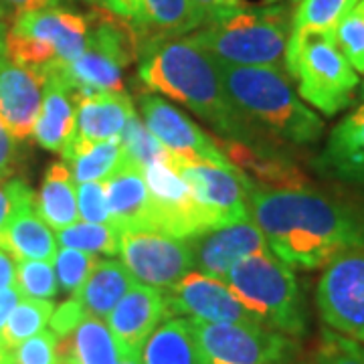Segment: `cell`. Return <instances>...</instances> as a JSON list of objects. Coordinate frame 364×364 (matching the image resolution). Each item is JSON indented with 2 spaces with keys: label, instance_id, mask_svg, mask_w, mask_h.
<instances>
[{
  "label": "cell",
  "instance_id": "f35d334b",
  "mask_svg": "<svg viewBox=\"0 0 364 364\" xmlns=\"http://www.w3.org/2000/svg\"><path fill=\"white\" fill-rule=\"evenodd\" d=\"M11 364H59V336L45 328L11 350Z\"/></svg>",
  "mask_w": 364,
  "mask_h": 364
},
{
  "label": "cell",
  "instance_id": "8d00e7d4",
  "mask_svg": "<svg viewBox=\"0 0 364 364\" xmlns=\"http://www.w3.org/2000/svg\"><path fill=\"white\" fill-rule=\"evenodd\" d=\"M53 261H55V273H57L59 289L73 296L79 287L83 286V282L87 279L91 269L95 267L97 257L93 253L63 247L61 251H57Z\"/></svg>",
  "mask_w": 364,
  "mask_h": 364
},
{
  "label": "cell",
  "instance_id": "3957f363",
  "mask_svg": "<svg viewBox=\"0 0 364 364\" xmlns=\"http://www.w3.org/2000/svg\"><path fill=\"white\" fill-rule=\"evenodd\" d=\"M227 95L272 140L310 146L320 140L324 122L304 104L284 69L243 67L217 59Z\"/></svg>",
  "mask_w": 364,
  "mask_h": 364
},
{
  "label": "cell",
  "instance_id": "e575fe53",
  "mask_svg": "<svg viewBox=\"0 0 364 364\" xmlns=\"http://www.w3.org/2000/svg\"><path fill=\"white\" fill-rule=\"evenodd\" d=\"M119 142L124 154L136 164H140L142 168L150 166L156 160L170 156L168 150L158 142L156 136L146 128L144 119H140L136 114L128 119L126 128L119 134Z\"/></svg>",
  "mask_w": 364,
  "mask_h": 364
},
{
  "label": "cell",
  "instance_id": "ba28073f",
  "mask_svg": "<svg viewBox=\"0 0 364 364\" xmlns=\"http://www.w3.org/2000/svg\"><path fill=\"white\" fill-rule=\"evenodd\" d=\"M207 364H284L296 352V342L261 324L191 320Z\"/></svg>",
  "mask_w": 364,
  "mask_h": 364
},
{
  "label": "cell",
  "instance_id": "8992f818",
  "mask_svg": "<svg viewBox=\"0 0 364 364\" xmlns=\"http://www.w3.org/2000/svg\"><path fill=\"white\" fill-rule=\"evenodd\" d=\"M87 18L85 51L69 63L47 65L65 81L77 104L97 91H124V71L140 55V35L134 23L95 6Z\"/></svg>",
  "mask_w": 364,
  "mask_h": 364
},
{
  "label": "cell",
  "instance_id": "ac0fdd59",
  "mask_svg": "<svg viewBox=\"0 0 364 364\" xmlns=\"http://www.w3.org/2000/svg\"><path fill=\"white\" fill-rule=\"evenodd\" d=\"M43 71L18 65L0 51V119L16 140L33 134L43 104Z\"/></svg>",
  "mask_w": 364,
  "mask_h": 364
},
{
  "label": "cell",
  "instance_id": "4dcf8cb0",
  "mask_svg": "<svg viewBox=\"0 0 364 364\" xmlns=\"http://www.w3.org/2000/svg\"><path fill=\"white\" fill-rule=\"evenodd\" d=\"M53 312H55V306L51 299L21 298L0 332L6 348L13 350L21 342L43 332L51 322Z\"/></svg>",
  "mask_w": 364,
  "mask_h": 364
},
{
  "label": "cell",
  "instance_id": "1f68e13d",
  "mask_svg": "<svg viewBox=\"0 0 364 364\" xmlns=\"http://www.w3.org/2000/svg\"><path fill=\"white\" fill-rule=\"evenodd\" d=\"M57 243L93 255H116L119 251V231L112 223L77 221L57 231Z\"/></svg>",
  "mask_w": 364,
  "mask_h": 364
},
{
  "label": "cell",
  "instance_id": "9a60e30c",
  "mask_svg": "<svg viewBox=\"0 0 364 364\" xmlns=\"http://www.w3.org/2000/svg\"><path fill=\"white\" fill-rule=\"evenodd\" d=\"M184 241L191 247L196 272L217 279H225L231 267L249 255L269 251L265 235L251 219L213 227Z\"/></svg>",
  "mask_w": 364,
  "mask_h": 364
},
{
  "label": "cell",
  "instance_id": "7a4b0ae2",
  "mask_svg": "<svg viewBox=\"0 0 364 364\" xmlns=\"http://www.w3.org/2000/svg\"><path fill=\"white\" fill-rule=\"evenodd\" d=\"M138 75L148 90L168 95L186 105L229 140L247 144H272L249 119L223 85L217 59L188 37L142 39L138 55Z\"/></svg>",
  "mask_w": 364,
  "mask_h": 364
},
{
  "label": "cell",
  "instance_id": "9c48e42d",
  "mask_svg": "<svg viewBox=\"0 0 364 364\" xmlns=\"http://www.w3.org/2000/svg\"><path fill=\"white\" fill-rule=\"evenodd\" d=\"M316 304L330 330L364 342V249L344 251L326 265Z\"/></svg>",
  "mask_w": 364,
  "mask_h": 364
},
{
  "label": "cell",
  "instance_id": "5b68a950",
  "mask_svg": "<svg viewBox=\"0 0 364 364\" xmlns=\"http://www.w3.org/2000/svg\"><path fill=\"white\" fill-rule=\"evenodd\" d=\"M261 324L286 336H304L308 314L294 269L272 251L241 259L223 279Z\"/></svg>",
  "mask_w": 364,
  "mask_h": 364
},
{
  "label": "cell",
  "instance_id": "f6af8a7d",
  "mask_svg": "<svg viewBox=\"0 0 364 364\" xmlns=\"http://www.w3.org/2000/svg\"><path fill=\"white\" fill-rule=\"evenodd\" d=\"M14 284H16V261L4 249H0V289L14 287Z\"/></svg>",
  "mask_w": 364,
  "mask_h": 364
},
{
  "label": "cell",
  "instance_id": "7402d4cb",
  "mask_svg": "<svg viewBox=\"0 0 364 364\" xmlns=\"http://www.w3.org/2000/svg\"><path fill=\"white\" fill-rule=\"evenodd\" d=\"M314 166L326 176L364 184V105L334 126Z\"/></svg>",
  "mask_w": 364,
  "mask_h": 364
},
{
  "label": "cell",
  "instance_id": "ee69618b",
  "mask_svg": "<svg viewBox=\"0 0 364 364\" xmlns=\"http://www.w3.org/2000/svg\"><path fill=\"white\" fill-rule=\"evenodd\" d=\"M21 301V294L16 287H6V289H0V332L6 324L9 316L13 314L16 308V304Z\"/></svg>",
  "mask_w": 364,
  "mask_h": 364
},
{
  "label": "cell",
  "instance_id": "d590c367",
  "mask_svg": "<svg viewBox=\"0 0 364 364\" xmlns=\"http://www.w3.org/2000/svg\"><path fill=\"white\" fill-rule=\"evenodd\" d=\"M334 41L356 73H364V0H358L334 28Z\"/></svg>",
  "mask_w": 364,
  "mask_h": 364
},
{
  "label": "cell",
  "instance_id": "603a6c76",
  "mask_svg": "<svg viewBox=\"0 0 364 364\" xmlns=\"http://www.w3.org/2000/svg\"><path fill=\"white\" fill-rule=\"evenodd\" d=\"M45 90L39 116L33 128L35 142L51 152H63L75 130L77 102L67 83L53 69L43 67Z\"/></svg>",
  "mask_w": 364,
  "mask_h": 364
},
{
  "label": "cell",
  "instance_id": "816d5d0a",
  "mask_svg": "<svg viewBox=\"0 0 364 364\" xmlns=\"http://www.w3.org/2000/svg\"><path fill=\"white\" fill-rule=\"evenodd\" d=\"M360 97H363V102H364V81H363V90H360Z\"/></svg>",
  "mask_w": 364,
  "mask_h": 364
},
{
  "label": "cell",
  "instance_id": "2e32d148",
  "mask_svg": "<svg viewBox=\"0 0 364 364\" xmlns=\"http://www.w3.org/2000/svg\"><path fill=\"white\" fill-rule=\"evenodd\" d=\"M9 33L14 37L51 45L57 53V61L69 63L85 51L90 18L75 11L49 4L37 11L14 14Z\"/></svg>",
  "mask_w": 364,
  "mask_h": 364
},
{
  "label": "cell",
  "instance_id": "7bdbcfd3",
  "mask_svg": "<svg viewBox=\"0 0 364 364\" xmlns=\"http://www.w3.org/2000/svg\"><path fill=\"white\" fill-rule=\"evenodd\" d=\"M83 2H90L95 9H104L107 13L116 14L130 23H136L140 11V0H83Z\"/></svg>",
  "mask_w": 364,
  "mask_h": 364
},
{
  "label": "cell",
  "instance_id": "83f0119b",
  "mask_svg": "<svg viewBox=\"0 0 364 364\" xmlns=\"http://www.w3.org/2000/svg\"><path fill=\"white\" fill-rule=\"evenodd\" d=\"M142 364H207L188 318H168L152 332L140 352Z\"/></svg>",
  "mask_w": 364,
  "mask_h": 364
},
{
  "label": "cell",
  "instance_id": "836d02e7",
  "mask_svg": "<svg viewBox=\"0 0 364 364\" xmlns=\"http://www.w3.org/2000/svg\"><path fill=\"white\" fill-rule=\"evenodd\" d=\"M21 298L53 299L59 291V282L53 261L21 259L16 261V284Z\"/></svg>",
  "mask_w": 364,
  "mask_h": 364
},
{
  "label": "cell",
  "instance_id": "277c9868",
  "mask_svg": "<svg viewBox=\"0 0 364 364\" xmlns=\"http://www.w3.org/2000/svg\"><path fill=\"white\" fill-rule=\"evenodd\" d=\"M291 14L286 6H253L243 2L210 14L188 35L223 63L243 67H286Z\"/></svg>",
  "mask_w": 364,
  "mask_h": 364
},
{
  "label": "cell",
  "instance_id": "f5cc1de1",
  "mask_svg": "<svg viewBox=\"0 0 364 364\" xmlns=\"http://www.w3.org/2000/svg\"><path fill=\"white\" fill-rule=\"evenodd\" d=\"M2 364H11V356H9V358H6V360H4Z\"/></svg>",
  "mask_w": 364,
  "mask_h": 364
},
{
  "label": "cell",
  "instance_id": "4316f807",
  "mask_svg": "<svg viewBox=\"0 0 364 364\" xmlns=\"http://www.w3.org/2000/svg\"><path fill=\"white\" fill-rule=\"evenodd\" d=\"M124 352L105 320L83 318L59 338V364H117Z\"/></svg>",
  "mask_w": 364,
  "mask_h": 364
},
{
  "label": "cell",
  "instance_id": "d6986e66",
  "mask_svg": "<svg viewBox=\"0 0 364 364\" xmlns=\"http://www.w3.org/2000/svg\"><path fill=\"white\" fill-rule=\"evenodd\" d=\"M217 142L235 168L241 170L257 186L275 191L310 188L306 174L272 144H247L229 138H221Z\"/></svg>",
  "mask_w": 364,
  "mask_h": 364
},
{
  "label": "cell",
  "instance_id": "db71d44e",
  "mask_svg": "<svg viewBox=\"0 0 364 364\" xmlns=\"http://www.w3.org/2000/svg\"><path fill=\"white\" fill-rule=\"evenodd\" d=\"M294 2H298V0H294Z\"/></svg>",
  "mask_w": 364,
  "mask_h": 364
},
{
  "label": "cell",
  "instance_id": "484cf974",
  "mask_svg": "<svg viewBox=\"0 0 364 364\" xmlns=\"http://www.w3.org/2000/svg\"><path fill=\"white\" fill-rule=\"evenodd\" d=\"M207 14L195 0H140L136 31L142 39L186 37L205 23Z\"/></svg>",
  "mask_w": 364,
  "mask_h": 364
},
{
  "label": "cell",
  "instance_id": "f1b7e54d",
  "mask_svg": "<svg viewBox=\"0 0 364 364\" xmlns=\"http://www.w3.org/2000/svg\"><path fill=\"white\" fill-rule=\"evenodd\" d=\"M35 210L55 231L77 223V191L65 162H55L45 172L41 193L35 200Z\"/></svg>",
  "mask_w": 364,
  "mask_h": 364
},
{
  "label": "cell",
  "instance_id": "ab89813d",
  "mask_svg": "<svg viewBox=\"0 0 364 364\" xmlns=\"http://www.w3.org/2000/svg\"><path fill=\"white\" fill-rule=\"evenodd\" d=\"M79 217L87 223H109L105 181L81 182L77 186Z\"/></svg>",
  "mask_w": 364,
  "mask_h": 364
},
{
  "label": "cell",
  "instance_id": "c3c4849f",
  "mask_svg": "<svg viewBox=\"0 0 364 364\" xmlns=\"http://www.w3.org/2000/svg\"><path fill=\"white\" fill-rule=\"evenodd\" d=\"M9 16H11V11L0 2V28H6L9 26Z\"/></svg>",
  "mask_w": 364,
  "mask_h": 364
},
{
  "label": "cell",
  "instance_id": "52a82bcc",
  "mask_svg": "<svg viewBox=\"0 0 364 364\" xmlns=\"http://www.w3.org/2000/svg\"><path fill=\"white\" fill-rule=\"evenodd\" d=\"M286 69L298 83L299 97L324 116L346 109L358 87V73L338 49L334 33L291 28Z\"/></svg>",
  "mask_w": 364,
  "mask_h": 364
},
{
  "label": "cell",
  "instance_id": "e0dca14e",
  "mask_svg": "<svg viewBox=\"0 0 364 364\" xmlns=\"http://www.w3.org/2000/svg\"><path fill=\"white\" fill-rule=\"evenodd\" d=\"M164 320H168L164 291L134 284L107 316V326L124 356L140 358L146 340Z\"/></svg>",
  "mask_w": 364,
  "mask_h": 364
},
{
  "label": "cell",
  "instance_id": "7dc6e473",
  "mask_svg": "<svg viewBox=\"0 0 364 364\" xmlns=\"http://www.w3.org/2000/svg\"><path fill=\"white\" fill-rule=\"evenodd\" d=\"M9 11H13L14 14L25 13V11H37L43 6L53 4V0H0Z\"/></svg>",
  "mask_w": 364,
  "mask_h": 364
},
{
  "label": "cell",
  "instance_id": "d6a6232c",
  "mask_svg": "<svg viewBox=\"0 0 364 364\" xmlns=\"http://www.w3.org/2000/svg\"><path fill=\"white\" fill-rule=\"evenodd\" d=\"M358 0H298V6L291 14V28L334 33L342 16Z\"/></svg>",
  "mask_w": 364,
  "mask_h": 364
},
{
  "label": "cell",
  "instance_id": "4fadbf2b",
  "mask_svg": "<svg viewBox=\"0 0 364 364\" xmlns=\"http://www.w3.org/2000/svg\"><path fill=\"white\" fill-rule=\"evenodd\" d=\"M170 316H188L200 322H231V324H261L237 299L229 286L207 273H186L176 286L164 291ZM263 326V324H261Z\"/></svg>",
  "mask_w": 364,
  "mask_h": 364
},
{
  "label": "cell",
  "instance_id": "bcb514c9",
  "mask_svg": "<svg viewBox=\"0 0 364 364\" xmlns=\"http://www.w3.org/2000/svg\"><path fill=\"white\" fill-rule=\"evenodd\" d=\"M195 2L205 11L207 16H210V14L223 13V11H229V9H235V6H241L245 0H195Z\"/></svg>",
  "mask_w": 364,
  "mask_h": 364
},
{
  "label": "cell",
  "instance_id": "5bb4252c",
  "mask_svg": "<svg viewBox=\"0 0 364 364\" xmlns=\"http://www.w3.org/2000/svg\"><path fill=\"white\" fill-rule=\"evenodd\" d=\"M138 105L146 128L156 136L158 142L172 156L207 160L215 164H231L229 158L223 154L217 140H213L191 117L182 114L178 107L164 102L162 97H158L156 93L140 91Z\"/></svg>",
  "mask_w": 364,
  "mask_h": 364
},
{
  "label": "cell",
  "instance_id": "cb8c5ba5",
  "mask_svg": "<svg viewBox=\"0 0 364 364\" xmlns=\"http://www.w3.org/2000/svg\"><path fill=\"white\" fill-rule=\"evenodd\" d=\"M134 284L136 279L122 261L102 259L95 263L87 279L71 296V299L75 301L83 318L107 320L117 301L128 294Z\"/></svg>",
  "mask_w": 364,
  "mask_h": 364
},
{
  "label": "cell",
  "instance_id": "6da1fadb",
  "mask_svg": "<svg viewBox=\"0 0 364 364\" xmlns=\"http://www.w3.org/2000/svg\"><path fill=\"white\" fill-rule=\"evenodd\" d=\"M239 174L269 251L291 269H320L344 251L364 249L363 210L312 188H263Z\"/></svg>",
  "mask_w": 364,
  "mask_h": 364
},
{
  "label": "cell",
  "instance_id": "7c38bea8",
  "mask_svg": "<svg viewBox=\"0 0 364 364\" xmlns=\"http://www.w3.org/2000/svg\"><path fill=\"white\" fill-rule=\"evenodd\" d=\"M172 164L188 184L196 203L207 208L219 227L251 219L247 193L233 164L182 156H172Z\"/></svg>",
  "mask_w": 364,
  "mask_h": 364
},
{
  "label": "cell",
  "instance_id": "60d3db41",
  "mask_svg": "<svg viewBox=\"0 0 364 364\" xmlns=\"http://www.w3.org/2000/svg\"><path fill=\"white\" fill-rule=\"evenodd\" d=\"M33 203H35V196H33V191L26 186V182L18 178L0 181V227L9 221V217L16 208L33 205Z\"/></svg>",
  "mask_w": 364,
  "mask_h": 364
},
{
  "label": "cell",
  "instance_id": "30bf717a",
  "mask_svg": "<svg viewBox=\"0 0 364 364\" xmlns=\"http://www.w3.org/2000/svg\"><path fill=\"white\" fill-rule=\"evenodd\" d=\"M117 253L136 282L160 291L172 289L195 269L188 243L160 231H119Z\"/></svg>",
  "mask_w": 364,
  "mask_h": 364
},
{
  "label": "cell",
  "instance_id": "d4e9b609",
  "mask_svg": "<svg viewBox=\"0 0 364 364\" xmlns=\"http://www.w3.org/2000/svg\"><path fill=\"white\" fill-rule=\"evenodd\" d=\"M0 249H4L14 261L55 259L57 239L51 227L37 215L35 203L16 208L0 227Z\"/></svg>",
  "mask_w": 364,
  "mask_h": 364
},
{
  "label": "cell",
  "instance_id": "b9f144b4",
  "mask_svg": "<svg viewBox=\"0 0 364 364\" xmlns=\"http://www.w3.org/2000/svg\"><path fill=\"white\" fill-rule=\"evenodd\" d=\"M16 166V138L0 119V181H9Z\"/></svg>",
  "mask_w": 364,
  "mask_h": 364
},
{
  "label": "cell",
  "instance_id": "681fc988",
  "mask_svg": "<svg viewBox=\"0 0 364 364\" xmlns=\"http://www.w3.org/2000/svg\"><path fill=\"white\" fill-rule=\"evenodd\" d=\"M11 356V350L6 348V344H4V340H2V336H0V364L4 363L6 358Z\"/></svg>",
  "mask_w": 364,
  "mask_h": 364
},
{
  "label": "cell",
  "instance_id": "8fae6325",
  "mask_svg": "<svg viewBox=\"0 0 364 364\" xmlns=\"http://www.w3.org/2000/svg\"><path fill=\"white\" fill-rule=\"evenodd\" d=\"M144 176L152 200L154 231L188 239L213 227H219L207 208L196 203L188 184L182 181L178 170L174 168L172 154L146 166Z\"/></svg>",
  "mask_w": 364,
  "mask_h": 364
},
{
  "label": "cell",
  "instance_id": "f546056e",
  "mask_svg": "<svg viewBox=\"0 0 364 364\" xmlns=\"http://www.w3.org/2000/svg\"><path fill=\"white\" fill-rule=\"evenodd\" d=\"M63 160L73 174V181L93 182V181H107L116 168L124 160V150L119 136L105 140V142L85 144L77 148H69L63 152Z\"/></svg>",
  "mask_w": 364,
  "mask_h": 364
},
{
  "label": "cell",
  "instance_id": "74e56055",
  "mask_svg": "<svg viewBox=\"0 0 364 364\" xmlns=\"http://www.w3.org/2000/svg\"><path fill=\"white\" fill-rule=\"evenodd\" d=\"M314 364H364V342L346 338L334 330H324Z\"/></svg>",
  "mask_w": 364,
  "mask_h": 364
},
{
  "label": "cell",
  "instance_id": "44dd1931",
  "mask_svg": "<svg viewBox=\"0 0 364 364\" xmlns=\"http://www.w3.org/2000/svg\"><path fill=\"white\" fill-rule=\"evenodd\" d=\"M134 114V102L126 91H97L79 100L75 130L65 150L117 138Z\"/></svg>",
  "mask_w": 364,
  "mask_h": 364
},
{
  "label": "cell",
  "instance_id": "f907efd6",
  "mask_svg": "<svg viewBox=\"0 0 364 364\" xmlns=\"http://www.w3.org/2000/svg\"><path fill=\"white\" fill-rule=\"evenodd\" d=\"M117 364H142L140 363V358H134V356H124L122 360Z\"/></svg>",
  "mask_w": 364,
  "mask_h": 364
},
{
  "label": "cell",
  "instance_id": "ffe728a7",
  "mask_svg": "<svg viewBox=\"0 0 364 364\" xmlns=\"http://www.w3.org/2000/svg\"><path fill=\"white\" fill-rule=\"evenodd\" d=\"M109 223L117 231H154L152 200L144 168L124 154L122 164L105 181Z\"/></svg>",
  "mask_w": 364,
  "mask_h": 364
}]
</instances>
